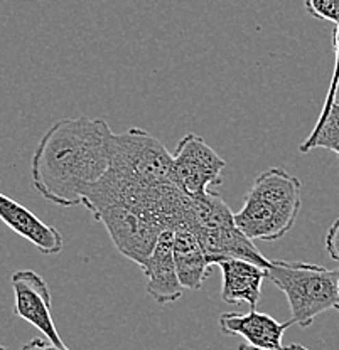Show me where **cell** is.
Masks as SVG:
<instances>
[{"mask_svg": "<svg viewBox=\"0 0 339 350\" xmlns=\"http://www.w3.org/2000/svg\"><path fill=\"white\" fill-rule=\"evenodd\" d=\"M113 135L103 118L78 116L53 123L31 160L36 192L61 207L83 204L86 189L110 169Z\"/></svg>", "mask_w": 339, "mask_h": 350, "instance_id": "cell-1", "label": "cell"}, {"mask_svg": "<svg viewBox=\"0 0 339 350\" xmlns=\"http://www.w3.org/2000/svg\"><path fill=\"white\" fill-rule=\"evenodd\" d=\"M173 155L162 142L142 129L115 133L110 169L86 189L83 206L95 213L112 202H130L171 182Z\"/></svg>", "mask_w": 339, "mask_h": 350, "instance_id": "cell-2", "label": "cell"}, {"mask_svg": "<svg viewBox=\"0 0 339 350\" xmlns=\"http://www.w3.org/2000/svg\"><path fill=\"white\" fill-rule=\"evenodd\" d=\"M301 189L302 182L280 167L258 174L235 214L236 226L251 241L282 239L301 213Z\"/></svg>", "mask_w": 339, "mask_h": 350, "instance_id": "cell-3", "label": "cell"}, {"mask_svg": "<svg viewBox=\"0 0 339 350\" xmlns=\"http://www.w3.org/2000/svg\"><path fill=\"white\" fill-rule=\"evenodd\" d=\"M267 280L287 297L290 320L305 328L331 308H336L339 271L301 261H271Z\"/></svg>", "mask_w": 339, "mask_h": 350, "instance_id": "cell-4", "label": "cell"}, {"mask_svg": "<svg viewBox=\"0 0 339 350\" xmlns=\"http://www.w3.org/2000/svg\"><path fill=\"white\" fill-rule=\"evenodd\" d=\"M91 214L107 228L118 253L138 266L151 256L159 236L166 231L154 214L134 204L113 202Z\"/></svg>", "mask_w": 339, "mask_h": 350, "instance_id": "cell-5", "label": "cell"}, {"mask_svg": "<svg viewBox=\"0 0 339 350\" xmlns=\"http://www.w3.org/2000/svg\"><path fill=\"white\" fill-rule=\"evenodd\" d=\"M225 167V159H221L201 137L188 133L177 142L176 152L173 153L171 182L186 196H199L210 191L213 185L223 184L221 174Z\"/></svg>", "mask_w": 339, "mask_h": 350, "instance_id": "cell-6", "label": "cell"}, {"mask_svg": "<svg viewBox=\"0 0 339 350\" xmlns=\"http://www.w3.org/2000/svg\"><path fill=\"white\" fill-rule=\"evenodd\" d=\"M14 290V313L38 328L49 342L64 345L53 319L51 291L42 276L32 269H21L10 276Z\"/></svg>", "mask_w": 339, "mask_h": 350, "instance_id": "cell-7", "label": "cell"}, {"mask_svg": "<svg viewBox=\"0 0 339 350\" xmlns=\"http://www.w3.org/2000/svg\"><path fill=\"white\" fill-rule=\"evenodd\" d=\"M144 271L145 290L149 297L160 305L174 304L182 297V284L179 282L174 260V231H164L151 256L140 265Z\"/></svg>", "mask_w": 339, "mask_h": 350, "instance_id": "cell-8", "label": "cell"}, {"mask_svg": "<svg viewBox=\"0 0 339 350\" xmlns=\"http://www.w3.org/2000/svg\"><path fill=\"white\" fill-rule=\"evenodd\" d=\"M0 221L34 244L46 256H54L63 251L64 239L56 228L46 224L32 211L2 192H0Z\"/></svg>", "mask_w": 339, "mask_h": 350, "instance_id": "cell-9", "label": "cell"}, {"mask_svg": "<svg viewBox=\"0 0 339 350\" xmlns=\"http://www.w3.org/2000/svg\"><path fill=\"white\" fill-rule=\"evenodd\" d=\"M290 325H294L292 320L279 322L257 308H250L249 313L228 312L220 317V328L225 335H240L251 345L271 350L284 347V334Z\"/></svg>", "mask_w": 339, "mask_h": 350, "instance_id": "cell-10", "label": "cell"}, {"mask_svg": "<svg viewBox=\"0 0 339 350\" xmlns=\"http://www.w3.org/2000/svg\"><path fill=\"white\" fill-rule=\"evenodd\" d=\"M218 268L223 275L221 300L229 305L247 304L250 308H257L267 269L245 260H223L218 262Z\"/></svg>", "mask_w": 339, "mask_h": 350, "instance_id": "cell-11", "label": "cell"}, {"mask_svg": "<svg viewBox=\"0 0 339 350\" xmlns=\"http://www.w3.org/2000/svg\"><path fill=\"white\" fill-rule=\"evenodd\" d=\"M174 260L184 290H201L214 266L208 260L199 239L189 229L174 231Z\"/></svg>", "mask_w": 339, "mask_h": 350, "instance_id": "cell-12", "label": "cell"}, {"mask_svg": "<svg viewBox=\"0 0 339 350\" xmlns=\"http://www.w3.org/2000/svg\"><path fill=\"white\" fill-rule=\"evenodd\" d=\"M312 148H326L339 157V100L334 101L326 118L316 122L307 140L299 145V152L307 153Z\"/></svg>", "mask_w": 339, "mask_h": 350, "instance_id": "cell-13", "label": "cell"}, {"mask_svg": "<svg viewBox=\"0 0 339 350\" xmlns=\"http://www.w3.org/2000/svg\"><path fill=\"white\" fill-rule=\"evenodd\" d=\"M333 47H334V69H333V76H331V83H329V90H327L326 94V101H324L323 111H321L319 118L317 122L326 118V115L329 113L331 107L334 105V101L338 100V88H339V24H336L333 32Z\"/></svg>", "mask_w": 339, "mask_h": 350, "instance_id": "cell-14", "label": "cell"}, {"mask_svg": "<svg viewBox=\"0 0 339 350\" xmlns=\"http://www.w3.org/2000/svg\"><path fill=\"white\" fill-rule=\"evenodd\" d=\"M304 5L314 19L339 24V0H304Z\"/></svg>", "mask_w": 339, "mask_h": 350, "instance_id": "cell-15", "label": "cell"}, {"mask_svg": "<svg viewBox=\"0 0 339 350\" xmlns=\"http://www.w3.org/2000/svg\"><path fill=\"white\" fill-rule=\"evenodd\" d=\"M326 251L334 261H339V217L333 222L326 234Z\"/></svg>", "mask_w": 339, "mask_h": 350, "instance_id": "cell-16", "label": "cell"}, {"mask_svg": "<svg viewBox=\"0 0 339 350\" xmlns=\"http://www.w3.org/2000/svg\"><path fill=\"white\" fill-rule=\"evenodd\" d=\"M38 350H69L66 345H56L53 342H49L47 338H39V345Z\"/></svg>", "mask_w": 339, "mask_h": 350, "instance_id": "cell-17", "label": "cell"}, {"mask_svg": "<svg viewBox=\"0 0 339 350\" xmlns=\"http://www.w3.org/2000/svg\"><path fill=\"white\" fill-rule=\"evenodd\" d=\"M38 345H39V338H32L31 342H27V344L23 345L21 350H38Z\"/></svg>", "mask_w": 339, "mask_h": 350, "instance_id": "cell-18", "label": "cell"}, {"mask_svg": "<svg viewBox=\"0 0 339 350\" xmlns=\"http://www.w3.org/2000/svg\"><path fill=\"white\" fill-rule=\"evenodd\" d=\"M240 350H271V349H262V347H257V345H251L249 342H245V344L240 345Z\"/></svg>", "mask_w": 339, "mask_h": 350, "instance_id": "cell-19", "label": "cell"}, {"mask_svg": "<svg viewBox=\"0 0 339 350\" xmlns=\"http://www.w3.org/2000/svg\"><path fill=\"white\" fill-rule=\"evenodd\" d=\"M280 350H309V349H307V347H304V345L290 344V345H287V347H282Z\"/></svg>", "mask_w": 339, "mask_h": 350, "instance_id": "cell-20", "label": "cell"}, {"mask_svg": "<svg viewBox=\"0 0 339 350\" xmlns=\"http://www.w3.org/2000/svg\"><path fill=\"white\" fill-rule=\"evenodd\" d=\"M339 271V269H338ZM338 286H339V282H338ZM336 310H339V293H338V304H336Z\"/></svg>", "mask_w": 339, "mask_h": 350, "instance_id": "cell-21", "label": "cell"}, {"mask_svg": "<svg viewBox=\"0 0 339 350\" xmlns=\"http://www.w3.org/2000/svg\"><path fill=\"white\" fill-rule=\"evenodd\" d=\"M0 350H7L5 347H2V345H0Z\"/></svg>", "mask_w": 339, "mask_h": 350, "instance_id": "cell-22", "label": "cell"}]
</instances>
